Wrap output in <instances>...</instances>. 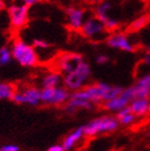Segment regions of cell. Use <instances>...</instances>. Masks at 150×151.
<instances>
[{"label":"cell","instance_id":"cell-1","mask_svg":"<svg viewBox=\"0 0 150 151\" xmlns=\"http://www.w3.org/2000/svg\"><path fill=\"white\" fill-rule=\"evenodd\" d=\"M12 59L24 68H35L39 64V55L35 47L25 41L16 39L11 46Z\"/></svg>","mask_w":150,"mask_h":151},{"label":"cell","instance_id":"cell-2","mask_svg":"<svg viewBox=\"0 0 150 151\" xmlns=\"http://www.w3.org/2000/svg\"><path fill=\"white\" fill-rule=\"evenodd\" d=\"M91 74H92V71H91L90 64L87 61L83 60L74 70L63 75L62 83L70 92H74L87 86V83L91 77Z\"/></svg>","mask_w":150,"mask_h":151},{"label":"cell","instance_id":"cell-3","mask_svg":"<svg viewBox=\"0 0 150 151\" xmlns=\"http://www.w3.org/2000/svg\"><path fill=\"white\" fill-rule=\"evenodd\" d=\"M110 87H112L110 85L100 81V83H95L92 85H87L79 90L72 92L70 96L85 100V101L92 103L93 105H98L106 101L107 93L110 91Z\"/></svg>","mask_w":150,"mask_h":151},{"label":"cell","instance_id":"cell-4","mask_svg":"<svg viewBox=\"0 0 150 151\" xmlns=\"http://www.w3.org/2000/svg\"><path fill=\"white\" fill-rule=\"evenodd\" d=\"M84 127L85 136L93 137L98 134L112 133L119 127L118 119L114 116H102L91 120Z\"/></svg>","mask_w":150,"mask_h":151},{"label":"cell","instance_id":"cell-5","mask_svg":"<svg viewBox=\"0 0 150 151\" xmlns=\"http://www.w3.org/2000/svg\"><path fill=\"white\" fill-rule=\"evenodd\" d=\"M70 92L63 86L54 88H42L41 89V103L50 106L64 105L70 98Z\"/></svg>","mask_w":150,"mask_h":151},{"label":"cell","instance_id":"cell-6","mask_svg":"<svg viewBox=\"0 0 150 151\" xmlns=\"http://www.w3.org/2000/svg\"><path fill=\"white\" fill-rule=\"evenodd\" d=\"M29 8L30 6L19 2H15L8 8L10 26L13 30L18 31L26 26L29 20Z\"/></svg>","mask_w":150,"mask_h":151},{"label":"cell","instance_id":"cell-7","mask_svg":"<svg viewBox=\"0 0 150 151\" xmlns=\"http://www.w3.org/2000/svg\"><path fill=\"white\" fill-rule=\"evenodd\" d=\"M112 9V3L110 0H104L102 2L98 3L94 9V16L98 18L107 32L115 31L119 27V20L116 19L112 15L110 11Z\"/></svg>","mask_w":150,"mask_h":151},{"label":"cell","instance_id":"cell-8","mask_svg":"<svg viewBox=\"0 0 150 151\" xmlns=\"http://www.w3.org/2000/svg\"><path fill=\"white\" fill-rule=\"evenodd\" d=\"M12 101L16 104L37 106L41 103V89L35 86H25L16 89Z\"/></svg>","mask_w":150,"mask_h":151},{"label":"cell","instance_id":"cell-9","mask_svg":"<svg viewBox=\"0 0 150 151\" xmlns=\"http://www.w3.org/2000/svg\"><path fill=\"white\" fill-rule=\"evenodd\" d=\"M79 31L85 38L89 39L91 41L101 40L107 32L106 29L104 28L103 24L95 16L87 17Z\"/></svg>","mask_w":150,"mask_h":151},{"label":"cell","instance_id":"cell-10","mask_svg":"<svg viewBox=\"0 0 150 151\" xmlns=\"http://www.w3.org/2000/svg\"><path fill=\"white\" fill-rule=\"evenodd\" d=\"M84 60L83 56L77 52H64L56 59V69L57 72L61 73L62 76L73 71L81 61Z\"/></svg>","mask_w":150,"mask_h":151},{"label":"cell","instance_id":"cell-11","mask_svg":"<svg viewBox=\"0 0 150 151\" xmlns=\"http://www.w3.org/2000/svg\"><path fill=\"white\" fill-rule=\"evenodd\" d=\"M107 46L114 50H119L122 52H133L135 50V46L131 39L124 32H114L106 39Z\"/></svg>","mask_w":150,"mask_h":151},{"label":"cell","instance_id":"cell-12","mask_svg":"<svg viewBox=\"0 0 150 151\" xmlns=\"http://www.w3.org/2000/svg\"><path fill=\"white\" fill-rule=\"evenodd\" d=\"M66 25L73 31H79L86 20V11L79 6H69L66 10Z\"/></svg>","mask_w":150,"mask_h":151},{"label":"cell","instance_id":"cell-13","mask_svg":"<svg viewBox=\"0 0 150 151\" xmlns=\"http://www.w3.org/2000/svg\"><path fill=\"white\" fill-rule=\"evenodd\" d=\"M85 137V133H84V127L81 125L76 128L75 130H73L70 134H68L66 137L62 140V147H63L64 151H70L74 148L76 144L78 142H81L83 138Z\"/></svg>","mask_w":150,"mask_h":151},{"label":"cell","instance_id":"cell-14","mask_svg":"<svg viewBox=\"0 0 150 151\" xmlns=\"http://www.w3.org/2000/svg\"><path fill=\"white\" fill-rule=\"evenodd\" d=\"M135 92V99L138 98H147L150 96V73L145 74L136 81L135 85L133 86Z\"/></svg>","mask_w":150,"mask_h":151},{"label":"cell","instance_id":"cell-15","mask_svg":"<svg viewBox=\"0 0 150 151\" xmlns=\"http://www.w3.org/2000/svg\"><path fill=\"white\" fill-rule=\"evenodd\" d=\"M123 91V90H122ZM130 100L128 99L127 96H124V93L121 92V94L118 96H116L114 99L108 100V101L104 102L103 107L106 111H110V113H118L119 111H121L122 108L128 107L130 104Z\"/></svg>","mask_w":150,"mask_h":151},{"label":"cell","instance_id":"cell-16","mask_svg":"<svg viewBox=\"0 0 150 151\" xmlns=\"http://www.w3.org/2000/svg\"><path fill=\"white\" fill-rule=\"evenodd\" d=\"M94 107L92 103L81 99H76L70 96L68 102L64 104V111L66 113H75V111H79V109H85V111H91Z\"/></svg>","mask_w":150,"mask_h":151},{"label":"cell","instance_id":"cell-17","mask_svg":"<svg viewBox=\"0 0 150 151\" xmlns=\"http://www.w3.org/2000/svg\"><path fill=\"white\" fill-rule=\"evenodd\" d=\"M129 108L135 116H144L150 109V100L147 98L134 99L130 102Z\"/></svg>","mask_w":150,"mask_h":151},{"label":"cell","instance_id":"cell-18","mask_svg":"<svg viewBox=\"0 0 150 151\" xmlns=\"http://www.w3.org/2000/svg\"><path fill=\"white\" fill-rule=\"evenodd\" d=\"M63 81V76L59 72H48L44 74L42 79H41V86L42 88H54L61 86Z\"/></svg>","mask_w":150,"mask_h":151},{"label":"cell","instance_id":"cell-19","mask_svg":"<svg viewBox=\"0 0 150 151\" xmlns=\"http://www.w3.org/2000/svg\"><path fill=\"white\" fill-rule=\"evenodd\" d=\"M16 87L10 83H0V100H12Z\"/></svg>","mask_w":150,"mask_h":151},{"label":"cell","instance_id":"cell-20","mask_svg":"<svg viewBox=\"0 0 150 151\" xmlns=\"http://www.w3.org/2000/svg\"><path fill=\"white\" fill-rule=\"evenodd\" d=\"M149 22V17L146 16V15H143V16H139V17L135 18L133 20L130 25V30L131 31H138V30L143 29L146 25Z\"/></svg>","mask_w":150,"mask_h":151},{"label":"cell","instance_id":"cell-21","mask_svg":"<svg viewBox=\"0 0 150 151\" xmlns=\"http://www.w3.org/2000/svg\"><path fill=\"white\" fill-rule=\"evenodd\" d=\"M117 119H118V121H119V124L130 125L136 120V116L133 113H131V111H130V113L125 114V115H123V116H121V117H119V118H117Z\"/></svg>","mask_w":150,"mask_h":151},{"label":"cell","instance_id":"cell-22","mask_svg":"<svg viewBox=\"0 0 150 151\" xmlns=\"http://www.w3.org/2000/svg\"><path fill=\"white\" fill-rule=\"evenodd\" d=\"M122 90H123V88L120 87V86H112L110 89V91H108V93H107L106 101L112 100V99H114V98H116V96H120L121 92H122Z\"/></svg>","mask_w":150,"mask_h":151},{"label":"cell","instance_id":"cell-23","mask_svg":"<svg viewBox=\"0 0 150 151\" xmlns=\"http://www.w3.org/2000/svg\"><path fill=\"white\" fill-rule=\"evenodd\" d=\"M32 46L35 47V50H47L49 47V43L42 39H35Z\"/></svg>","mask_w":150,"mask_h":151},{"label":"cell","instance_id":"cell-24","mask_svg":"<svg viewBox=\"0 0 150 151\" xmlns=\"http://www.w3.org/2000/svg\"><path fill=\"white\" fill-rule=\"evenodd\" d=\"M95 62L100 65H104V64H107L110 62V57L105 54H100L95 57Z\"/></svg>","mask_w":150,"mask_h":151},{"label":"cell","instance_id":"cell-25","mask_svg":"<svg viewBox=\"0 0 150 151\" xmlns=\"http://www.w3.org/2000/svg\"><path fill=\"white\" fill-rule=\"evenodd\" d=\"M0 151H19V147L14 144H6L0 148Z\"/></svg>","mask_w":150,"mask_h":151},{"label":"cell","instance_id":"cell-26","mask_svg":"<svg viewBox=\"0 0 150 151\" xmlns=\"http://www.w3.org/2000/svg\"><path fill=\"white\" fill-rule=\"evenodd\" d=\"M41 0H16V2H19V3H23V4H26L28 6H32L37 4V3L40 2Z\"/></svg>","mask_w":150,"mask_h":151},{"label":"cell","instance_id":"cell-27","mask_svg":"<svg viewBox=\"0 0 150 151\" xmlns=\"http://www.w3.org/2000/svg\"><path fill=\"white\" fill-rule=\"evenodd\" d=\"M141 63L144 64L145 67H150V52H147V54L143 57Z\"/></svg>","mask_w":150,"mask_h":151},{"label":"cell","instance_id":"cell-28","mask_svg":"<svg viewBox=\"0 0 150 151\" xmlns=\"http://www.w3.org/2000/svg\"><path fill=\"white\" fill-rule=\"evenodd\" d=\"M47 151H64V149L62 145H53L47 149Z\"/></svg>","mask_w":150,"mask_h":151},{"label":"cell","instance_id":"cell-29","mask_svg":"<svg viewBox=\"0 0 150 151\" xmlns=\"http://www.w3.org/2000/svg\"><path fill=\"white\" fill-rule=\"evenodd\" d=\"M85 1L90 3V4H98V3L102 2V1H104V0H85Z\"/></svg>","mask_w":150,"mask_h":151},{"label":"cell","instance_id":"cell-30","mask_svg":"<svg viewBox=\"0 0 150 151\" xmlns=\"http://www.w3.org/2000/svg\"><path fill=\"white\" fill-rule=\"evenodd\" d=\"M6 9V1L4 0H0V11Z\"/></svg>","mask_w":150,"mask_h":151},{"label":"cell","instance_id":"cell-31","mask_svg":"<svg viewBox=\"0 0 150 151\" xmlns=\"http://www.w3.org/2000/svg\"><path fill=\"white\" fill-rule=\"evenodd\" d=\"M147 52H150V47H148L147 48Z\"/></svg>","mask_w":150,"mask_h":151},{"label":"cell","instance_id":"cell-32","mask_svg":"<svg viewBox=\"0 0 150 151\" xmlns=\"http://www.w3.org/2000/svg\"><path fill=\"white\" fill-rule=\"evenodd\" d=\"M0 65H1V61H0Z\"/></svg>","mask_w":150,"mask_h":151},{"label":"cell","instance_id":"cell-33","mask_svg":"<svg viewBox=\"0 0 150 151\" xmlns=\"http://www.w3.org/2000/svg\"><path fill=\"white\" fill-rule=\"evenodd\" d=\"M149 111H150V109H149Z\"/></svg>","mask_w":150,"mask_h":151}]
</instances>
